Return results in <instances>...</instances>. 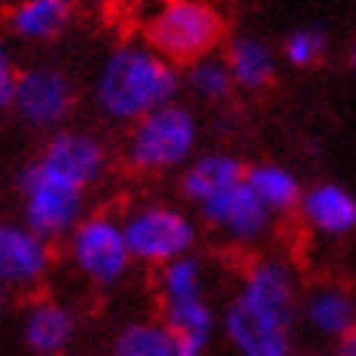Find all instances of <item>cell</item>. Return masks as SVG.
<instances>
[{
    "label": "cell",
    "instance_id": "obj_10",
    "mask_svg": "<svg viewBox=\"0 0 356 356\" xmlns=\"http://www.w3.org/2000/svg\"><path fill=\"white\" fill-rule=\"evenodd\" d=\"M40 161L76 180L82 190H92L108 173V144L86 128H63L46 138Z\"/></svg>",
    "mask_w": 356,
    "mask_h": 356
},
{
    "label": "cell",
    "instance_id": "obj_23",
    "mask_svg": "<svg viewBox=\"0 0 356 356\" xmlns=\"http://www.w3.org/2000/svg\"><path fill=\"white\" fill-rule=\"evenodd\" d=\"M161 301H190V298H206V265L196 255L163 265L157 275Z\"/></svg>",
    "mask_w": 356,
    "mask_h": 356
},
{
    "label": "cell",
    "instance_id": "obj_27",
    "mask_svg": "<svg viewBox=\"0 0 356 356\" xmlns=\"http://www.w3.org/2000/svg\"><path fill=\"white\" fill-rule=\"evenodd\" d=\"M0 314H3V298H0Z\"/></svg>",
    "mask_w": 356,
    "mask_h": 356
},
{
    "label": "cell",
    "instance_id": "obj_28",
    "mask_svg": "<svg viewBox=\"0 0 356 356\" xmlns=\"http://www.w3.org/2000/svg\"><path fill=\"white\" fill-rule=\"evenodd\" d=\"M353 69H356V49H353Z\"/></svg>",
    "mask_w": 356,
    "mask_h": 356
},
{
    "label": "cell",
    "instance_id": "obj_2",
    "mask_svg": "<svg viewBox=\"0 0 356 356\" xmlns=\"http://www.w3.org/2000/svg\"><path fill=\"white\" fill-rule=\"evenodd\" d=\"M144 43L173 65H193L216 56L226 40V17L209 0H140Z\"/></svg>",
    "mask_w": 356,
    "mask_h": 356
},
{
    "label": "cell",
    "instance_id": "obj_13",
    "mask_svg": "<svg viewBox=\"0 0 356 356\" xmlns=\"http://www.w3.org/2000/svg\"><path fill=\"white\" fill-rule=\"evenodd\" d=\"M298 213L314 232L327 238H343L356 232V196L340 184H314L304 190Z\"/></svg>",
    "mask_w": 356,
    "mask_h": 356
},
{
    "label": "cell",
    "instance_id": "obj_12",
    "mask_svg": "<svg viewBox=\"0 0 356 356\" xmlns=\"http://www.w3.org/2000/svg\"><path fill=\"white\" fill-rule=\"evenodd\" d=\"M238 184H245V163L226 151L196 154L180 170V193L193 206L209 203V200L236 190Z\"/></svg>",
    "mask_w": 356,
    "mask_h": 356
},
{
    "label": "cell",
    "instance_id": "obj_4",
    "mask_svg": "<svg viewBox=\"0 0 356 356\" xmlns=\"http://www.w3.org/2000/svg\"><path fill=\"white\" fill-rule=\"evenodd\" d=\"M200 121L186 105L173 102L151 111L128 131L124 161L138 173H170L184 170L196 157Z\"/></svg>",
    "mask_w": 356,
    "mask_h": 356
},
{
    "label": "cell",
    "instance_id": "obj_25",
    "mask_svg": "<svg viewBox=\"0 0 356 356\" xmlns=\"http://www.w3.org/2000/svg\"><path fill=\"white\" fill-rule=\"evenodd\" d=\"M17 79H20V65L13 59V49H10V43H7V36L0 33V118L13 108Z\"/></svg>",
    "mask_w": 356,
    "mask_h": 356
},
{
    "label": "cell",
    "instance_id": "obj_14",
    "mask_svg": "<svg viewBox=\"0 0 356 356\" xmlns=\"http://www.w3.org/2000/svg\"><path fill=\"white\" fill-rule=\"evenodd\" d=\"M76 337V314L56 298H36L23 311V343L33 356H63Z\"/></svg>",
    "mask_w": 356,
    "mask_h": 356
},
{
    "label": "cell",
    "instance_id": "obj_15",
    "mask_svg": "<svg viewBox=\"0 0 356 356\" xmlns=\"http://www.w3.org/2000/svg\"><path fill=\"white\" fill-rule=\"evenodd\" d=\"M72 26V0H20L7 13V33L20 43H49Z\"/></svg>",
    "mask_w": 356,
    "mask_h": 356
},
{
    "label": "cell",
    "instance_id": "obj_9",
    "mask_svg": "<svg viewBox=\"0 0 356 356\" xmlns=\"http://www.w3.org/2000/svg\"><path fill=\"white\" fill-rule=\"evenodd\" d=\"M53 268V242L36 236L26 222H0V291H30Z\"/></svg>",
    "mask_w": 356,
    "mask_h": 356
},
{
    "label": "cell",
    "instance_id": "obj_17",
    "mask_svg": "<svg viewBox=\"0 0 356 356\" xmlns=\"http://www.w3.org/2000/svg\"><path fill=\"white\" fill-rule=\"evenodd\" d=\"M304 321L317 337L343 340L356 330V298L340 284H321L304 298Z\"/></svg>",
    "mask_w": 356,
    "mask_h": 356
},
{
    "label": "cell",
    "instance_id": "obj_1",
    "mask_svg": "<svg viewBox=\"0 0 356 356\" xmlns=\"http://www.w3.org/2000/svg\"><path fill=\"white\" fill-rule=\"evenodd\" d=\"M180 86L184 79L177 65L161 53H154L147 43H124L102 59L92 82V102L108 121L134 128L151 111L173 105Z\"/></svg>",
    "mask_w": 356,
    "mask_h": 356
},
{
    "label": "cell",
    "instance_id": "obj_7",
    "mask_svg": "<svg viewBox=\"0 0 356 356\" xmlns=\"http://www.w3.org/2000/svg\"><path fill=\"white\" fill-rule=\"evenodd\" d=\"M10 111L23 128L56 134L76 111V82L59 65H26L17 79Z\"/></svg>",
    "mask_w": 356,
    "mask_h": 356
},
{
    "label": "cell",
    "instance_id": "obj_3",
    "mask_svg": "<svg viewBox=\"0 0 356 356\" xmlns=\"http://www.w3.org/2000/svg\"><path fill=\"white\" fill-rule=\"evenodd\" d=\"M17 193H20V213L23 222L43 236L46 242H59L76 232V226L88 216L86 213V193L76 180L63 177L40 157L23 163L17 173Z\"/></svg>",
    "mask_w": 356,
    "mask_h": 356
},
{
    "label": "cell",
    "instance_id": "obj_11",
    "mask_svg": "<svg viewBox=\"0 0 356 356\" xmlns=\"http://www.w3.org/2000/svg\"><path fill=\"white\" fill-rule=\"evenodd\" d=\"M196 209H200V219H203L206 226L219 229V232H222L229 242H236V245L259 242L271 229V219H275L268 213V206L248 190V184H238L236 190H229V193L216 196V200H209V203L196 206Z\"/></svg>",
    "mask_w": 356,
    "mask_h": 356
},
{
    "label": "cell",
    "instance_id": "obj_18",
    "mask_svg": "<svg viewBox=\"0 0 356 356\" xmlns=\"http://www.w3.org/2000/svg\"><path fill=\"white\" fill-rule=\"evenodd\" d=\"M222 327H226V340L238 356H294L291 330L261 324L255 317H248L238 304L226 307Z\"/></svg>",
    "mask_w": 356,
    "mask_h": 356
},
{
    "label": "cell",
    "instance_id": "obj_21",
    "mask_svg": "<svg viewBox=\"0 0 356 356\" xmlns=\"http://www.w3.org/2000/svg\"><path fill=\"white\" fill-rule=\"evenodd\" d=\"M111 356H180V343L163 321H134L121 327Z\"/></svg>",
    "mask_w": 356,
    "mask_h": 356
},
{
    "label": "cell",
    "instance_id": "obj_6",
    "mask_svg": "<svg viewBox=\"0 0 356 356\" xmlns=\"http://www.w3.org/2000/svg\"><path fill=\"white\" fill-rule=\"evenodd\" d=\"M65 245H69L72 268L95 288H111L124 281L134 265L124 226L111 213H88L76 226V232L65 238Z\"/></svg>",
    "mask_w": 356,
    "mask_h": 356
},
{
    "label": "cell",
    "instance_id": "obj_19",
    "mask_svg": "<svg viewBox=\"0 0 356 356\" xmlns=\"http://www.w3.org/2000/svg\"><path fill=\"white\" fill-rule=\"evenodd\" d=\"M226 63L229 72L236 79V88L242 92H261L275 82V49L268 46V40H261L255 33H242L232 36L226 46Z\"/></svg>",
    "mask_w": 356,
    "mask_h": 356
},
{
    "label": "cell",
    "instance_id": "obj_26",
    "mask_svg": "<svg viewBox=\"0 0 356 356\" xmlns=\"http://www.w3.org/2000/svg\"><path fill=\"white\" fill-rule=\"evenodd\" d=\"M330 356H356V330L350 337H343V340H337L334 353Z\"/></svg>",
    "mask_w": 356,
    "mask_h": 356
},
{
    "label": "cell",
    "instance_id": "obj_16",
    "mask_svg": "<svg viewBox=\"0 0 356 356\" xmlns=\"http://www.w3.org/2000/svg\"><path fill=\"white\" fill-rule=\"evenodd\" d=\"M161 321L173 330L180 356H206L213 334H216V314L206 298L190 301H161Z\"/></svg>",
    "mask_w": 356,
    "mask_h": 356
},
{
    "label": "cell",
    "instance_id": "obj_20",
    "mask_svg": "<svg viewBox=\"0 0 356 356\" xmlns=\"http://www.w3.org/2000/svg\"><path fill=\"white\" fill-rule=\"evenodd\" d=\"M245 184L261 203L268 206L271 216H284V213H291V209L301 206V196H304L301 180L284 163H275V161L252 163V167H245Z\"/></svg>",
    "mask_w": 356,
    "mask_h": 356
},
{
    "label": "cell",
    "instance_id": "obj_8",
    "mask_svg": "<svg viewBox=\"0 0 356 356\" xmlns=\"http://www.w3.org/2000/svg\"><path fill=\"white\" fill-rule=\"evenodd\" d=\"M248 317H255L261 324L291 330L298 321V278L288 261L281 259H259L248 265L245 278L238 284L236 301Z\"/></svg>",
    "mask_w": 356,
    "mask_h": 356
},
{
    "label": "cell",
    "instance_id": "obj_24",
    "mask_svg": "<svg viewBox=\"0 0 356 356\" xmlns=\"http://www.w3.org/2000/svg\"><path fill=\"white\" fill-rule=\"evenodd\" d=\"M324 53H327V36L317 26H301V30L288 33L284 43H281L284 63L294 65V69H311V65L321 63Z\"/></svg>",
    "mask_w": 356,
    "mask_h": 356
},
{
    "label": "cell",
    "instance_id": "obj_22",
    "mask_svg": "<svg viewBox=\"0 0 356 356\" xmlns=\"http://www.w3.org/2000/svg\"><path fill=\"white\" fill-rule=\"evenodd\" d=\"M184 82L200 102H206V105H219V102H226V98L236 92V79H232L229 63L222 56H206L200 63L186 65Z\"/></svg>",
    "mask_w": 356,
    "mask_h": 356
},
{
    "label": "cell",
    "instance_id": "obj_5",
    "mask_svg": "<svg viewBox=\"0 0 356 356\" xmlns=\"http://www.w3.org/2000/svg\"><path fill=\"white\" fill-rule=\"evenodd\" d=\"M124 236H128L131 255L140 265H170V261L193 255L196 245V229L193 216L170 203H140L124 213L121 219Z\"/></svg>",
    "mask_w": 356,
    "mask_h": 356
}]
</instances>
